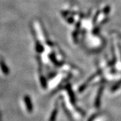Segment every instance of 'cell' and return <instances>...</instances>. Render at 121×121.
<instances>
[{
	"mask_svg": "<svg viewBox=\"0 0 121 121\" xmlns=\"http://www.w3.org/2000/svg\"><path fill=\"white\" fill-rule=\"evenodd\" d=\"M25 103H26V108H27L28 111L29 112H31L33 110V106L31 104V100H30V98L28 97H25Z\"/></svg>",
	"mask_w": 121,
	"mask_h": 121,
	"instance_id": "6da1fadb",
	"label": "cell"
},
{
	"mask_svg": "<svg viewBox=\"0 0 121 121\" xmlns=\"http://www.w3.org/2000/svg\"><path fill=\"white\" fill-rule=\"evenodd\" d=\"M0 66H1V70L3 73L5 74H8L9 73V69L3 61H0Z\"/></svg>",
	"mask_w": 121,
	"mask_h": 121,
	"instance_id": "7a4b0ae2",
	"label": "cell"
},
{
	"mask_svg": "<svg viewBox=\"0 0 121 121\" xmlns=\"http://www.w3.org/2000/svg\"><path fill=\"white\" fill-rule=\"evenodd\" d=\"M57 109L55 108L54 109V111L52 112V115L51 116V118H50V120L49 121H55V119H56V116H57Z\"/></svg>",
	"mask_w": 121,
	"mask_h": 121,
	"instance_id": "3957f363",
	"label": "cell"
}]
</instances>
